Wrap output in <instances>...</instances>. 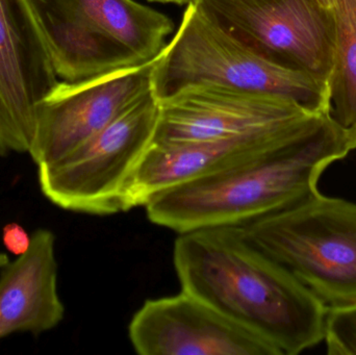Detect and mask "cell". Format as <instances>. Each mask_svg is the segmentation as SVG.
Instances as JSON below:
<instances>
[{
    "label": "cell",
    "mask_w": 356,
    "mask_h": 355,
    "mask_svg": "<svg viewBox=\"0 0 356 355\" xmlns=\"http://www.w3.org/2000/svg\"><path fill=\"white\" fill-rule=\"evenodd\" d=\"M330 113L286 129L217 141L177 145L152 144L127 181L125 210L145 206L152 198L175 185L213 174L277 147L321 122Z\"/></svg>",
    "instance_id": "obj_11"
},
{
    "label": "cell",
    "mask_w": 356,
    "mask_h": 355,
    "mask_svg": "<svg viewBox=\"0 0 356 355\" xmlns=\"http://www.w3.org/2000/svg\"><path fill=\"white\" fill-rule=\"evenodd\" d=\"M58 81L29 0H0V156L29 152L38 106Z\"/></svg>",
    "instance_id": "obj_9"
},
{
    "label": "cell",
    "mask_w": 356,
    "mask_h": 355,
    "mask_svg": "<svg viewBox=\"0 0 356 355\" xmlns=\"http://www.w3.org/2000/svg\"><path fill=\"white\" fill-rule=\"evenodd\" d=\"M3 243L8 251L20 256L29 249L31 237L20 225L12 223L4 227Z\"/></svg>",
    "instance_id": "obj_17"
},
{
    "label": "cell",
    "mask_w": 356,
    "mask_h": 355,
    "mask_svg": "<svg viewBox=\"0 0 356 355\" xmlns=\"http://www.w3.org/2000/svg\"><path fill=\"white\" fill-rule=\"evenodd\" d=\"M324 10H328L330 12V8H332V0H316Z\"/></svg>",
    "instance_id": "obj_19"
},
{
    "label": "cell",
    "mask_w": 356,
    "mask_h": 355,
    "mask_svg": "<svg viewBox=\"0 0 356 355\" xmlns=\"http://www.w3.org/2000/svg\"><path fill=\"white\" fill-rule=\"evenodd\" d=\"M64 316L56 237L48 229H38L29 249L8 263L0 275V340L13 333L50 331Z\"/></svg>",
    "instance_id": "obj_12"
},
{
    "label": "cell",
    "mask_w": 356,
    "mask_h": 355,
    "mask_svg": "<svg viewBox=\"0 0 356 355\" xmlns=\"http://www.w3.org/2000/svg\"><path fill=\"white\" fill-rule=\"evenodd\" d=\"M160 116L152 91L58 162L38 167L40 189L58 208L91 215L127 212L124 191Z\"/></svg>",
    "instance_id": "obj_5"
},
{
    "label": "cell",
    "mask_w": 356,
    "mask_h": 355,
    "mask_svg": "<svg viewBox=\"0 0 356 355\" xmlns=\"http://www.w3.org/2000/svg\"><path fill=\"white\" fill-rule=\"evenodd\" d=\"M150 1L164 2V3L184 4L188 3V2L192 1V0H150Z\"/></svg>",
    "instance_id": "obj_18"
},
{
    "label": "cell",
    "mask_w": 356,
    "mask_h": 355,
    "mask_svg": "<svg viewBox=\"0 0 356 355\" xmlns=\"http://www.w3.org/2000/svg\"><path fill=\"white\" fill-rule=\"evenodd\" d=\"M211 20L264 58L327 77L332 16L316 0H192Z\"/></svg>",
    "instance_id": "obj_7"
},
{
    "label": "cell",
    "mask_w": 356,
    "mask_h": 355,
    "mask_svg": "<svg viewBox=\"0 0 356 355\" xmlns=\"http://www.w3.org/2000/svg\"><path fill=\"white\" fill-rule=\"evenodd\" d=\"M204 83L278 94L330 112L327 77L264 58L191 1L175 37L154 60L152 93L162 100Z\"/></svg>",
    "instance_id": "obj_3"
},
{
    "label": "cell",
    "mask_w": 356,
    "mask_h": 355,
    "mask_svg": "<svg viewBox=\"0 0 356 355\" xmlns=\"http://www.w3.org/2000/svg\"><path fill=\"white\" fill-rule=\"evenodd\" d=\"M10 263L8 256L3 252H0V269H3Z\"/></svg>",
    "instance_id": "obj_20"
},
{
    "label": "cell",
    "mask_w": 356,
    "mask_h": 355,
    "mask_svg": "<svg viewBox=\"0 0 356 355\" xmlns=\"http://www.w3.org/2000/svg\"><path fill=\"white\" fill-rule=\"evenodd\" d=\"M129 331L142 355H280L269 342L182 290L145 302Z\"/></svg>",
    "instance_id": "obj_10"
},
{
    "label": "cell",
    "mask_w": 356,
    "mask_h": 355,
    "mask_svg": "<svg viewBox=\"0 0 356 355\" xmlns=\"http://www.w3.org/2000/svg\"><path fill=\"white\" fill-rule=\"evenodd\" d=\"M353 149L350 137L330 115L255 158L158 194L146 213L154 224L178 233L241 226L317 192L326 167Z\"/></svg>",
    "instance_id": "obj_2"
},
{
    "label": "cell",
    "mask_w": 356,
    "mask_h": 355,
    "mask_svg": "<svg viewBox=\"0 0 356 355\" xmlns=\"http://www.w3.org/2000/svg\"><path fill=\"white\" fill-rule=\"evenodd\" d=\"M154 60L76 83L58 81L38 106L29 150L33 163L62 160L152 91Z\"/></svg>",
    "instance_id": "obj_8"
},
{
    "label": "cell",
    "mask_w": 356,
    "mask_h": 355,
    "mask_svg": "<svg viewBox=\"0 0 356 355\" xmlns=\"http://www.w3.org/2000/svg\"><path fill=\"white\" fill-rule=\"evenodd\" d=\"M334 56L328 75L330 115L356 148V0H332Z\"/></svg>",
    "instance_id": "obj_15"
},
{
    "label": "cell",
    "mask_w": 356,
    "mask_h": 355,
    "mask_svg": "<svg viewBox=\"0 0 356 355\" xmlns=\"http://www.w3.org/2000/svg\"><path fill=\"white\" fill-rule=\"evenodd\" d=\"M173 263L181 290L257 333L280 355L324 339L327 308L238 227L178 233Z\"/></svg>",
    "instance_id": "obj_1"
},
{
    "label": "cell",
    "mask_w": 356,
    "mask_h": 355,
    "mask_svg": "<svg viewBox=\"0 0 356 355\" xmlns=\"http://www.w3.org/2000/svg\"><path fill=\"white\" fill-rule=\"evenodd\" d=\"M60 81L76 83L145 63L110 33L76 18L54 0H29Z\"/></svg>",
    "instance_id": "obj_13"
},
{
    "label": "cell",
    "mask_w": 356,
    "mask_h": 355,
    "mask_svg": "<svg viewBox=\"0 0 356 355\" xmlns=\"http://www.w3.org/2000/svg\"><path fill=\"white\" fill-rule=\"evenodd\" d=\"M76 18L110 33L142 60L159 56L175 23L166 15L135 0H54Z\"/></svg>",
    "instance_id": "obj_14"
},
{
    "label": "cell",
    "mask_w": 356,
    "mask_h": 355,
    "mask_svg": "<svg viewBox=\"0 0 356 355\" xmlns=\"http://www.w3.org/2000/svg\"><path fill=\"white\" fill-rule=\"evenodd\" d=\"M160 116L152 144L217 141L286 129L322 113L278 94L228 85H190L159 100Z\"/></svg>",
    "instance_id": "obj_6"
},
{
    "label": "cell",
    "mask_w": 356,
    "mask_h": 355,
    "mask_svg": "<svg viewBox=\"0 0 356 355\" xmlns=\"http://www.w3.org/2000/svg\"><path fill=\"white\" fill-rule=\"evenodd\" d=\"M236 227L326 308L356 304V204L317 191Z\"/></svg>",
    "instance_id": "obj_4"
},
{
    "label": "cell",
    "mask_w": 356,
    "mask_h": 355,
    "mask_svg": "<svg viewBox=\"0 0 356 355\" xmlns=\"http://www.w3.org/2000/svg\"><path fill=\"white\" fill-rule=\"evenodd\" d=\"M324 339L330 355H356V304L327 308Z\"/></svg>",
    "instance_id": "obj_16"
}]
</instances>
